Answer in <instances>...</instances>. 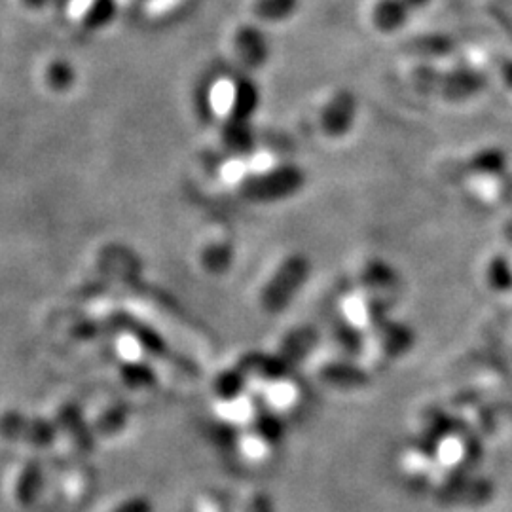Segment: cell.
<instances>
[{
	"label": "cell",
	"instance_id": "ffe728a7",
	"mask_svg": "<svg viewBox=\"0 0 512 512\" xmlns=\"http://www.w3.org/2000/svg\"><path fill=\"white\" fill-rule=\"evenodd\" d=\"M179 2H183V0H154L150 12H152V14H164L169 8L173 10Z\"/></svg>",
	"mask_w": 512,
	"mask_h": 512
},
{
	"label": "cell",
	"instance_id": "5bb4252c",
	"mask_svg": "<svg viewBox=\"0 0 512 512\" xmlns=\"http://www.w3.org/2000/svg\"><path fill=\"white\" fill-rule=\"evenodd\" d=\"M234 95H236V86H232L228 82L219 84L213 92V107H215V110H219L220 114H228L232 105H234Z\"/></svg>",
	"mask_w": 512,
	"mask_h": 512
},
{
	"label": "cell",
	"instance_id": "8992f818",
	"mask_svg": "<svg viewBox=\"0 0 512 512\" xmlns=\"http://www.w3.org/2000/svg\"><path fill=\"white\" fill-rule=\"evenodd\" d=\"M412 12L406 0H378L372 8V23L380 33H397L408 23Z\"/></svg>",
	"mask_w": 512,
	"mask_h": 512
},
{
	"label": "cell",
	"instance_id": "8fae6325",
	"mask_svg": "<svg viewBox=\"0 0 512 512\" xmlns=\"http://www.w3.org/2000/svg\"><path fill=\"white\" fill-rule=\"evenodd\" d=\"M300 0H256L253 12L258 19L268 23H279L293 18Z\"/></svg>",
	"mask_w": 512,
	"mask_h": 512
},
{
	"label": "cell",
	"instance_id": "603a6c76",
	"mask_svg": "<svg viewBox=\"0 0 512 512\" xmlns=\"http://www.w3.org/2000/svg\"><path fill=\"white\" fill-rule=\"evenodd\" d=\"M23 2H25L29 8H40V6L46 4L48 0H23Z\"/></svg>",
	"mask_w": 512,
	"mask_h": 512
},
{
	"label": "cell",
	"instance_id": "3957f363",
	"mask_svg": "<svg viewBox=\"0 0 512 512\" xmlns=\"http://www.w3.org/2000/svg\"><path fill=\"white\" fill-rule=\"evenodd\" d=\"M55 425L44 418H33L19 412L0 416V435L31 446H50L55 439Z\"/></svg>",
	"mask_w": 512,
	"mask_h": 512
},
{
	"label": "cell",
	"instance_id": "9a60e30c",
	"mask_svg": "<svg viewBox=\"0 0 512 512\" xmlns=\"http://www.w3.org/2000/svg\"><path fill=\"white\" fill-rule=\"evenodd\" d=\"M239 387H241V376H239L238 372H228V374L220 376L219 382L215 384L217 393H219L220 397H224V399L236 397Z\"/></svg>",
	"mask_w": 512,
	"mask_h": 512
},
{
	"label": "cell",
	"instance_id": "e0dca14e",
	"mask_svg": "<svg viewBox=\"0 0 512 512\" xmlns=\"http://www.w3.org/2000/svg\"><path fill=\"white\" fill-rule=\"evenodd\" d=\"M503 162H505V158H503V154L499 150H484L473 160V164L476 167H482L484 171H495V169H499L503 165Z\"/></svg>",
	"mask_w": 512,
	"mask_h": 512
},
{
	"label": "cell",
	"instance_id": "277c9868",
	"mask_svg": "<svg viewBox=\"0 0 512 512\" xmlns=\"http://www.w3.org/2000/svg\"><path fill=\"white\" fill-rule=\"evenodd\" d=\"M355 118H357L355 93L349 90H338L321 109L319 124L329 137L340 139L353 128Z\"/></svg>",
	"mask_w": 512,
	"mask_h": 512
},
{
	"label": "cell",
	"instance_id": "6da1fadb",
	"mask_svg": "<svg viewBox=\"0 0 512 512\" xmlns=\"http://www.w3.org/2000/svg\"><path fill=\"white\" fill-rule=\"evenodd\" d=\"M412 82L416 90L446 101H467L484 92L488 80L486 74L476 69H448L440 71L435 67L421 65L412 71Z\"/></svg>",
	"mask_w": 512,
	"mask_h": 512
},
{
	"label": "cell",
	"instance_id": "9c48e42d",
	"mask_svg": "<svg viewBox=\"0 0 512 512\" xmlns=\"http://www.w3.org/2000/svg\"><path fill=\"white\" fill-rule=\"evenodd\" d=\"M404 50L410 54L420 55V57H446L456 50V42L454 38L448 35H423V37L410 38L404 44Z\"/></svg>",
	"mask_w": 512,
	"mask_h": 512
},
{
	"label": "cell",
	"instance_id": "30bf717a",
	"mask_svg": "<svg viewBox=\"0 0 512 512\" xmlns=\"http://www.w3.org/2000/svg\"><path fill=\"white\" fill-rule=\"evenodd\" d=\"M258 105V93L251 82H241L236 86V95H234V105L228 112L230 122H238V124H247L251 114L255 112Z\"/></svg>",
	"mask_w": 512,
	"mask_h": 512
},
{
	"label": "cell",
	"instance_id": "2e32d148",
	"mask_svg": "<svg viewBox=\"0 0 512 512\" xmlns=\"http://www.w3.org/2000/svg\"><path fill=\"white\" fill-rule=\"evenodd\" d=\"M124 378L131 385H147L154 382L150 368L141 365H128L124 368Z\"/></svg>",
	"mask_w": 512,
	"mask_h": 512
},
{
	"label": "cell",
	"instance_id": "7a4b0ae2",
	"mask_svg": "<svg viewBox=\"0 0 512 512\" xmlns=\"http://www.w3.org/2000/svg\"><path fill=\"white\" fill-rule=\"evenodd\" d=\"M302 184V175L294 167H279L266 173H260L251 179H245L241 184V190L247 198L268 202V200H279L283 196L293 194Z\"/></svg>",
	"mask_w": 512,
	"mask_h": 512
},
{
	"label": "cell",
	"instance_id": "7402d4cb",
	"mask_svg": "<svg viewBox=\"0 0 512 512\" xmlns=\"http://www.w3.org/2000/svg\"><path fill=\"white\" fill-rule=\"evenodd\" d=\"M431 0H406V4L412 8V10H420L423 6H427Z\"/></svg>",
	"mask_w": 512,
	"mask_h": 512
},
{
	"label": "cell",
	"instance_id": "4fadbf2b",
	"mask_svg": "<svg viewBox=\"0 0 512 512\" xmlns=\"http://www.w3.org/2000/svg\"><path fill=\"white\" fill-rule=\"evenodd\" d=\"M46 78H48V84H50L54 90H65V88H69V84L73 82V73H71L69 65H65V63H52V65L48 67Z\"/></svg>",
	"mask_w": 512,
	"mask_h": 512
},
{
	"label": "cell",
	"instance_id": "5b68a950",
	"mask_svg": "<svg viewBox=\"0 0 512 512\" xmlns=\"http://www.w3.org/2000/svg\"><path fill=\"white\" fill-rule=\"evenodd\" d=\"M234 46L239 59L249 67H262L270 54L268 40L255 27H241L234 37Z\"/></svg>",
	"mask_w": 512,
	"mask_h": 512
},
{
	"label": "cell",
	"instance_id": "d6986e66",
	"mask_svg": "<svg viewBox=\"0 0 512 512\" xmlns=\"http://www.w3.org/2000/svg\"><path fill=\"white\" fill-rule=\"evenodd\" d=\"M124 423V412L122 410H110L109 414H105L99 421V429L103 433H114L116 429H120Z\"/></svg>",
	"mask_w": 512,
	"mask_h": 512
},
{
	"label": "cell",
	"instance_id": "ba28073f",
	"mask_svg": "<svg viewBox=\"0 0 512 512\" xmlns=\"http://www.w3.org/2000/svg\"><path fill=\"white\" fill-rule=\"evenodd\" d=\"M42 484H44V475H42L40 463L31 461V463L23 465V469L19 471L18 478H16V486H14V497L18 501V505L31 507L42 492Z\"/></svg>",
	"mask_w": 512,
	"mask_h": 512
},
{
	"label": "cell",
	"instance_id": "7c38bea8",
	"mask_svg": "<svg viewBox=\"0 0 512 512\" xmlns=\"http://www.w3.org/2000/svg\"><path fill=\"white\" fill-rule=\"evenodd\" d=\"M59 421H61L63 425H67V431L71 433V437H73L74 442H76L80 448H84V450H90V448H92V431H90V427L84 423L82 416L78 414L76 408H73V406L61 408Z\"/></svg>",
	"mask_w": 512,
	"mask_h": 512
},
{
	"label": "cell",
	"instance_id": "44dd1931",
	"mask_svg": "<svg viewBox=\"0 0 512 512\" xmlns=\"http://www.w3.org/2000/svg\"><path fill=\"white\" fill-rule=\"evenodd\" d=\"M501 80L507 84V88L512 90V59H507L503 65H501Z\"/></svg>",
	"mask_w": 512,
	"mask_h": 512
},
{
	"label": "cell",
	"instance_id": "cb8c5ba5",
	"mask_svg": "<svg viewBox=\"0 0 512 512\" xmlns=\"http://www.w3.org/2000/svg\"><path fill=\"white\" fill-rule=\"evenodd\" d=\"M126 2H131V0H126Z\"/></svg>",
	"mask_w": 512,
	"mask_h": 512
},
{
	"label": "cell",
	"instance_id": "ac0fdd59",
	"mask_svg": "<svg viewBox=\"0 0 512 512\" xmlns=\"http://www.w3.org/2000/svg\"><path fill=\"white\" fill-rule=\"evenodd\" d=\"M112 512H154V507L147 497H131L128 501L120 503Z\"/></svg>",
	"mask_w": 512,
	"mask_h": 512
},
{
	"label": "cell",
	"instance_id": "52a82bcc",
	"mask_svg": "<svg viewBox=\"0 0 512 512\" xmlns=\"http://www.w3.org/2000/svg\"><path fill=\"white\" fill-rule=\"evenodd\" d=\"M296 279H298V266H296V262L283 266L281 272L275 275L274 281L268 285V289L264 293V298H262L264 306L272 311L283 308L287 298L293 293Z\"/></svg>",
	"mask_w": 512,
	"mask_h": 512
}]
</instances>
